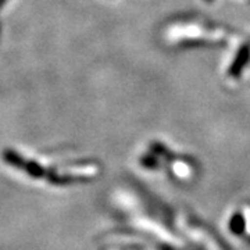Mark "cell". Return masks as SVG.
Wrapping results in <instances>:
<instances>
[{"label": "cell", "mask_w": 250, "mask_h": 250, "mask_svg": "<svg viewBox=\"0 0 250 250\" xmlns=\"http://www.w3.org/2000/svg\"><path fill=\"white\" fill-rule=\"evenodd\" d=\"M170 38L172 39H193V38H202V36H205L207 39H210V41H213V39H220V38H223L224 32L221 31H214V32H206L205 29H202V28L199 27H192V25H189V27H177L174 28V29H171L170 31Z\"/></svg>", "instance_id": "obj_1"}, {"label": "cell", "mask_w": 250, "mask_h": 250, "mask_svg": "<svg viewBox=\"0 0 250 250\" xmlns=\"http://www.w3.org/2000/svg\"><path fill=\"white\" fill-rule=\"evenodd\" d=\"M250 60V46L249 45H245L242 46V49L239 50V53L236 56V59H235V62L231 65V68H229V75L232 77V78H238L239 75L243 71V68L248 65V62Z\"/></svg>", "instance_id": "obj_2"}, {"label": "cell", "mask_w": 250, "mask_h": 250, "mask_svg": "<svg viewBox=\"0 0 250 250\" xmlns=\"http://www.w3.org/2000/svg\"><path fill=\"white\" fill-rule=\"evenodd\" d=\"M4 1H6V0H0V9L3 7V4H4Z\"/></svg>", "instance_id": "obj_3"}]
</instances>
